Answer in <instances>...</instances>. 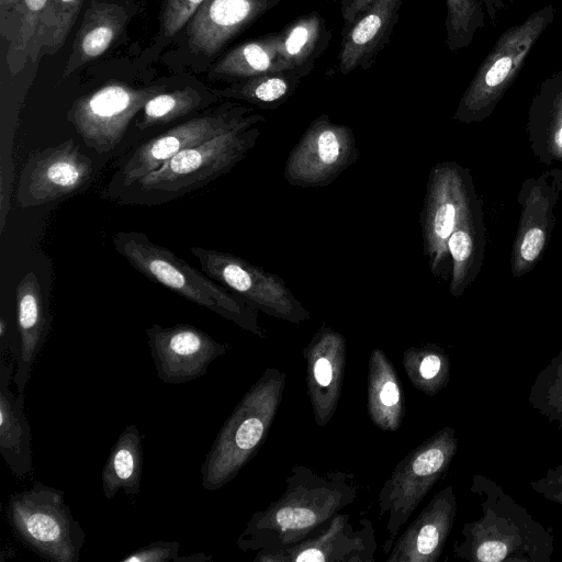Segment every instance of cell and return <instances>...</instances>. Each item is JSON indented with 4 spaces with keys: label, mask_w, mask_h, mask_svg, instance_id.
Listing matches in <instances>:
<instances>
[{
    "label": "cell",
    "mask_w": 562,
    "mask_h": 562,
    "mask_svg": "<svg viewBox=\"0 0 562 562\" xmlns=\"http://www.w3.org/2000/svg\"><path fill=\"white\" fill-rule=\"evenodd\" d=\"M357 497L355 474L317 473L306 465H293L283 494L251 515L237 539V548L243 552H272L292 547Z\"/></svg>",
    "instance_id": "obj_1"
},
{
    "label": "cell",
    "mask_w": 562,
    "mask_h": 562,
    "mask_svg": "<svg viewBox=\"0 0 562 562\" xmlns=\"http://www.w3.org/2000/svg\"><path fill=\"white\" fill-rule=\"evenodd\" d=\"M471 492L481 515L465 522L453 557L470 562H551L554 538L549 529L483 474H474Z\"/></svg>",
    "instance_id": "obj_2"
},
{
    "label": "cell",
    "mask_w": 562,
    "mask_h": 562,
    "mask_svg": "<svg viewBox=\"0 0 562 562\" xmlns=\"http://www.w3.org/2000/svg\"><path fill=\"white\" fill-rule=\"evenodd\" d=\"M113 247L132 268L147 279L233 322L241 329L266 338L257 308L203 271L191 267L169 248L154 243L145 233L117 232L113 236Z\"/></svg>",
    "instance_id": "obj_3"
},
{
    "label": "cell",
    "mask_w": 562,
    "mask_h": 562,
    "mask_svg": "<svg viewBox=\"0 0 562 562\" xmlns=\"http://www.w3.org/2000/svg\"><path fill=\"white\" fill-rule=\"evenodd\" d=\"M260 131L240 127L187 148L140 178L114 201L155 206L177 200L228 173L254 148Z\"/></svg>",
    "instance_id": "obj_4"
},
{
    "label": "cell",
    "mask_w": 562,
    "mask_h": 562,
    "mask_svg": "<svg viewBox=\"0 0 562 562\" xmlns=\"http://www.w3.org/2000/svg\"><path fill=\"white\" fill-rule=\"evenodd\" d=\"M286 375L267 368L244 394L215 437L201 465V484L214 492L250 461L266 440L277 416Z\"/></svg>",
    "instance_id": "obj_5"
},
{
    "label": "cell",
    "mask_w": 562,
    "mask_h": 562,
    "mask_svg": "<svg viewBox=\"0 0 562 562\" xmlns=\"http://www.w3.org/2000/svg\"><path fill=\"white\" fill-rule=\"evenodd\" d=\"M265 117L254 109L231 101L194 115L143 140L117 160L102 196L115 201L140 178L155 171L178 153L229 131L255 126Z\"/></svg>",
    "instance_id": "obj_6"
},
{
    "label": "cell",
    "mask_w": 562,
    "mask_h": 562,
    "mask_svg": "<svg viewBox=\"0 0 562 562\" xmlns=\"http://www.w3.org/2000/svg\"><path fill=\"white\" fill-rule=\"evenodd\" d=\"M8 521L20 541L52 562H77L86 533L74 518L61 490L36 482L10 495Z\"/></svg>",
    "instance_id": "obj_7"
},
{
    "label": "cell",
    "mask_w": 562,
    "mask_h": 562,
    "mask_svg": "<svg viewBox=\"0 0 562 562\" xmlns=\"http://www.w3.org/2000/svg\"><path fill=\"white\" fill-rule=\"evenodd\" d=\"M458 446L454 428L446 426L409 451L384 482L378 496L380 514H389L384 554L417 506L446 475Z\"/></svg>",
    "instance_id": "obj_8"
},
{
    "label": "cell",
    "mask_w": 562,
    "mask_h": 562,
    "mask_svg": "<svg viewBox=\"0 0 562 562\" xmlns=\"http://www.w3.org/2000/svg\"><path fill=\"white\" fill-rule=\"evenodd\" d=\"M554 16L555 7L549 3L499 35L463 93L454 114L457 120H479L492 110L519 75L531 49Z\"/></svg>",
    "instance_id": "obj_9"
},
{
    "label": "cell",
    "mask_w": 562,
    "mask_h": 562,
    "mask_svg": "<svg viewBox=\"0 0 562 562\" xmlns=\"http://www.w3.org/2000/svg\"><path fill=\"white\" fill-rule=\"evenodd\" d=\"M190 250L206 276L258 311L294 324L310 319L308 310L278 274L226 251L199 246Z\"/></svg>",
    "instance_id": "obj_10"
},
{
    "label": "cell",
    "mask_w": 562,
    "mask_h": 562,
    "mask_svg": "<svg viewBox=\"0 0 562 562\" xmlns=\"http://www.w3.org/2000/svg\"><path fill=\"white\" fill-rule=\"evenodd\" d=\"M165 89V85L136 88L112 81L75 100L67 120L89 148L106 154L121 143L146 101Z\"/></svg>",
    "instance_id": "obj_11"
},
{
    "label": "cell",
    "mask_w": 562,
    "mask_h": 562,
    "mask_svg": "<svg viewBox=\"0 0 562 562\" xmlns=\"http://www.w3.org/2000/svg\"><path fill=\"white\" fill-rule=\"evenodd\" d=\"M359 155L352 130L331 122L327 114H321L290 151L283 176L293 187H325L353 165Z\"/></svg>",
    "instance_id": "obj_12"
},
{
    "label": "cell",
    "mask_w": 562,
    "mask_h": 562,
    "mask_svg": "<svg viewBox=\"0 0 562 562\" xmlns=\"http://www.w3.org/2000/svg\"><path fill=\"white\" fill-rule=\"evenodd\" d=\"M94 168L74 139L32 151L20 172L15 201L31 209L71 196L86 188Z\"/></svg>",
    "instance_id": "obj_13"
},
{
    "label": "cell",
    "mask_w": 562,
    "mask_h": 562,
    "mask_svg": "<svg viewBox=\"0 0 562 562\" xmlns=\"http://www.w3.org/2000/svg\"><path fill=\"white\" fill-rule=\"evenodd\" d=\"M375 550L372 521L338 513L292 547L257 552L254 562H374Z\"/></svg>",
    "instance_id": "obj_14"
},
{
    "label": "cell",
    "mask_w": 562,
    "mask_h": 562,
    "mask_svg": "<svg viewBox=\"0 0 562 562\" xmlns=\"http://www.w3.org/2000/svg\"><path fill=\"white\" fill-rule=\"evenodd\" d=\"M145 334L157 375L169 384L201 378L209 366L229 348L227 344L215 340L190 324H153L146 328Z\"/></svg>",
    "instance_id": "obj_15"
},
{
    "label": "cell",
    "mask_w": 562,
    "mask_h": 562,
    "mask_svg": "<svg viewBox=\"0 0 562 562\" xmlns=\"http://www.w3.org/2000/svg\"><path fill=\"white\" fill-rule=\"evenodd\" d=\"M306 385L314 420L326 426L341 395L347 364V341L342 334L323 325L303 349Z\"/></svg>",
    "instance_id": "obj_16"
},
{
    "label": "cell",
    "mask_w": 562,
    "mask_h": 562,
    "mask_svg": "<svg viewBox=\"0 0 562 562\" xmlns=\"http://www.w3.org/2000/svg\"><path fill=\"white\" fill-rule=\"evenodd\" d=\"M460 176L450 165H436L428 177L420 225L424 254L430 270L439 274L446 261L448 239L460 224L462 206Z\"/></svg>",
    "instance_id": "obj_17"
},
{
    "label": "cell",
    "mask_w": 562,
    "mask_h": 562,
    "mask_svg": "<svg viewBox=\"0 0 562 562\" xmlns=\"http://www.w3.org/2000/svg\"><path fill=\"white\" fill-rule=\"evenodd\" d=\"M457 515L453 485L438 491L419 515L396 537L386 562H437Z\"/></svg>",
    "instance_id": "obj_18"
},
{
    "label": "cell",
    "mask_w": 562,
    "mask_h": 562,
    "mask_svg": "<svg viewBox=\"0 0 562 562\" xmlns=\"http://www.w3.org/2000/svg\"><path fill=\"white\" fill-rule=\"evenodd\" d=\"M280 0H205L188 22L189 46L198 54H217Z\"/></svg>",
    "instance_id": "obj_19"
},
{
    "label": "cell",
    "mask_w": 562,
    "mask_h": 562,
    "mask_svg": "<svg viewBox=\"0 0 562 562\" xmlns=\"http://www.w3.org/2000/svg\"><path fill=\"white\" fill-rule=\"evenodd\" d=\"M18 353L13 383L24 393L33 366L50 331L48 302L34 271L26 272L15 290Z\"/></svg>",
    "instance_id": "obj_20"
},
{
    "label": "cell",
    "mask_w": 562,
    "mask_h": 562,
    "mask_svg": "<svg viewBox=\"0 0 562 562\" xmlns=\"http://www.w3.org/2000/svg\"><path fill=\"white\" fill-rule=\"evenodd\" d=\"M403 0H376L345 26L339 53V70L348 75L367 70L389 43L398 21Z\"/></svg>",
    "instance_id": "obj_21"
},
{
    "label": "cell",
    "mask_w": 562,
    "mask_h": 562,
    "mask_svg": "<svg viewBox=\"0 0 562 562\" xmlns=\"http://www.w3.org/2000/svg\"><path fill=\"white\" fill-rule=\"evenodd\" d=\"M15 359L0 358V453L16 477L33 470L31 428L25 414V394L11 390Z\"/></svg>",
    "instance_id": "obj_22"
},
{
    "label": "cell",
    "mask_w": 562,
    "mask_h": 562,
    "mask_svg": "<svg viewBox=\"0 0 562 562\" xmlns=\"http://www.w3.org/2000/svg\"><path fill=\"white\" fill-rule=\"evenodd\" d=\"M127 19L122 7L93 1L87 9L74 41L64 77L103 55L121 35Z\"/></svg>",
    "instance_id": "obj_23"
},
{
    "label": "cell",
    "mask_w": 562,
    "mask_h": 562,
    "mask_svg": "<svg viewBox=\"0 0 562 562\" xmlns=\"http://www.w3.org/2000/svg\"><path fill=\"white\" fill-rule=\"evenodd\" d=\"M368 413L372 423L384 431L400 428L404 416L401 383L384 351L374 348L368 366Z\"/></svg>",
    "instance_id": "obj_24"
},
{
    "label": "cell",
    "mask_w": 562,
    "mask_h": 562,
    "mask_svg": "<svg viewBox=\"0 0 562 562\" xmlns=\"http://www.w3.org/2000/svg\"><path fill=\"white\" fill-rule=\"evenodd\" d=\"M289 68L278 52V33L244 42L225 53L210 76L231 82Z\"/></svg>",
    "instance_id": "obj_25"
},
{
    "label": "cell",
    "mask_w": 562,
    "mask_h": 562,
    "mask_svg": "<svg viewBox=\"0 0 562 562\" xmlns=\"http://www.w3.org/2000/svg\"><path fill=\"white\" fill-rule=\"evenodd\" d=\"M143 473L142 436L136 425L126 426L112 446L101 473L102 492L112 499L120 491L130 496L140 492Z\"/></svg>",
    "instance_id": "obj_26"
},
{
    "label": "cell",
    "mask_w": 562,
    "mask_h": 562,
    "mask_svg": "<svg viewBox=\"0 0 562 562\" xmlns=\"http://www.w3.org/2000/svg\"><path fill=\"white\" fill-rule=\"evenodd\" d=\"M49 0H19L10 18L0 25L8 43L5 61L10 75L20 74L29 60L35 63L36 37Z\"/></svg>",
    "instance_id": "obj_27"
},
{
    "label": "cell",
    "mask_w": 562,
    "mask_h": 562,
    "mask_svg": "<svg viewBox=\"0 0 562 562\" xmlns=\"http://www.w3.org/2000/svg\"><path fill=\"white\" fill-rule=\"evenodd\" d=\"M331 33L321 14L300 16L278 33V52L291 69L314 68L315 60L329 45Z\"/></svg>",
    "instance_id": "obj_28"
},
{
    "label": "cell",
    "mask_w": 562,
    "mask_h": 562,
    "mask_svg": "<svg viewBox=\"0 0 562 562\" xmlns=\"http://www.w3.org/2000/svg\"><path fill=\"white\" fill-rule=\"evenodd\" d=\"M311 68L283 69L231 82L218 90L221 98L241 100L263 110L283 104L296 90Z\"/></svg>",
    "instance_id": "obj_29"
},
{
    "label": "cell",
    "mask_w": 562,
    "mask_h": 562,
    "mask_svg": "<svg viewBox=\"0 0 562 562\" xmlns=\"http://www.w3.org/2000/svg\"><path fill=\"white\" fill-rule=\"evenodd\" d=\"M218 98L217 91L210 93L191 86L165 89L146 101L135 126L144 132L167 125L207 108Z\"/></svg>",
    "instance_id": "obj_30"
},
{
    "label": "cell",
    "mask_w": 562,
    "mask_h": 562,
    "mask_svg": "<svg viewBox=\"0 0 562 562\" xmlns=\"http://www.w3.org/2000/svg\"><path fill=\"white\" fill-rule=\"evenodd\" d=\"M403 367L412 384L430 396L445 389L450 379L449 356L435 344L407 348Z\"/></svg>",
    "instance_id": "obj_31"
},
{
    "label": "cell",
    "mask_w": 562,
    "mask_h": 562,
    "mask_svg": "<svg viewBox=\"0 0 562 562\" xmlns=\"http://www.w3.org/2000/svg\"><path fill=\"white\" fill-rule=\"evenodd\" d=\"M85 0H49L36 37L37 58L55 54L65 43Z\"/></svg>",
    "instance_id": "obj_32"
},
{
    "label": "cell",
    "mask_w": 562,
    "mask_h": 562,
    "mask_svg": "<svg viewBox=\"0 0 562 562\" xmlns=\"http://www.w3.org/2000/svg\"><path fill=\"white\" fill-rule=\"evenodd\" d=\"M529 405L562 430V350L538 373L532 383Z\"/></svg>",
    "instance_id": "obj_33"
},
{
    "label": "cell",
    "mask_w": 562,
    "mask_h": 562,
    "mask_svg": "<svg viewBox=\"0 0 562 562\" xmlns=\"http://www.w3.org/2000/svg\"><path fill=\"white\" fill-rule=\"evenodd\" d=\"M446 45L452 53L468 47L485 25L481 0H446Z\"/></svg>",
    "instance_id": "obj_34"
},
{
    "label": "cell",
    "mask_w": 562,
    "mask_h": 562,
    "mask_svg": "<svg viewBox=\"0 0 562 562\" xmlns=\"http://www.w3.org/2000/svg\"><path fill=\"white\" fill-rule=\"evenodd\" d=\"M205 0H165L161 12V31L166 36L178 33L194 15Z\"/></svg>",
    "instance_id": "obj_35"
},
{
    "label": "cell",
    "mask_w": 562,
    "mask_h": 562,
    "mask_svg": "<svg viewBox=\"0 0 562 562\" xmlns=\"http://www.w3.org/2000/svg\"><path fill=\"white\" fill-rule=\"evenodd\" d=\"M180 549L179 541H156L128 553L121 562H167L175 561Z\"/></svg>",
    "instance_id": "obj_36"
},
{
    "label": "cell",
    "mask_w": 562,
    "mask_h": 562,
    "mask_svg": "<svg viewBox=\"0 0 562 562\" xmlns=\"http://www.w3.org/2000/svg\"><path fill=\"white\" fill-rule=\"evenodd\" d=\"M529 485L548 501L562 506V464L549 468L542 477Z\"/></svg>",
    "instance_id": "obj_37"
},
{
    "label": "cell",
    "mask_w": 562,
    "mask_h": 562,
    "mask_svg": "<svg viewBox=\"0 0 562 562\" xmlns=\"http://www.w3.org/2000/svg\"><path fill=\"white\" fill-rule=\"evenodd\" d=\"M544 244V233L539 228L529 229L520 245V255L525 260H533L538 257Z\"/></svg>",
    "instance_id": "obj_38"
},
{
    "label": "cell",
    "mask_w": 562,
    "mask_h": 562,
    "mask_svg": "<svg viewBox=\"0 0 562 562\" xmlns=\"http://www.w3.org/2000/svg\"><path fill=\"white\" fill-rule=\"evenodd\" d=\"M376 0H349L341 10L345 26L351 24L357 16Z\"/></svg>",
    "instance_id": "obj_39"
},
{
    "label": "cell",
    "mask_w": 562,
    "mask_h": 562,
    "mask_svg": "<svg viewBox=\"0 0 562 562\" xmlns=\"http://www.w3.org/2000/svg\"><path fill=\"white\" fill-rule=\"evenodd\" d=\"M485 12L487 13V16L490 20L495 22L497 13L501 10L506 9L509 4L514 3L515 0H481Z\"/></svg>",
    "instance_id": "obj_40"
},
{
    "label": "cell",
    "mask_w": 562,
    "mask_h": 562,
    "mask_svg": "<svg viewBox=\"0 0 562 562\" xmlns=\"http://www.w3.org/2000/svg\"><path fill=\"white\" fill-rule=\"evenodd\" d=\"M19 0H0V25L13 13Z\"/></svg>",
    "instance_id": "obj_41"
},
{
    "label": "cell",
    "mask_w": 562,
    "mask_h": 562,
    "mask_svg": "<svg viewBox=\"0 0 562 562\" xmlns=\"http://www.w3.org/2000/svg\"><path fill=\"white\" fill-rule=\"evenodd\" d=\"M212 557L204 552H198L190 555L177 557L173 562H207L211 561Z\"/></svg>",
    "instance_id": "obj_42"
},
{
    "label": "cell",
    "mask_w": 562,
    "mask_h": 562,
    "mask_svg": "<svg viewBox=\"0 0 562 562\" xmlns=\"http://www.w3.org/2000/svg\"><path fill=\"white\" fill-rule=\"evenodd\" d=\"M555 140L558 145L562 147V123L560 124L558 131L555 132Z\"/></svg>",
    "instance_id": "obj_43"
}]
</instances>
